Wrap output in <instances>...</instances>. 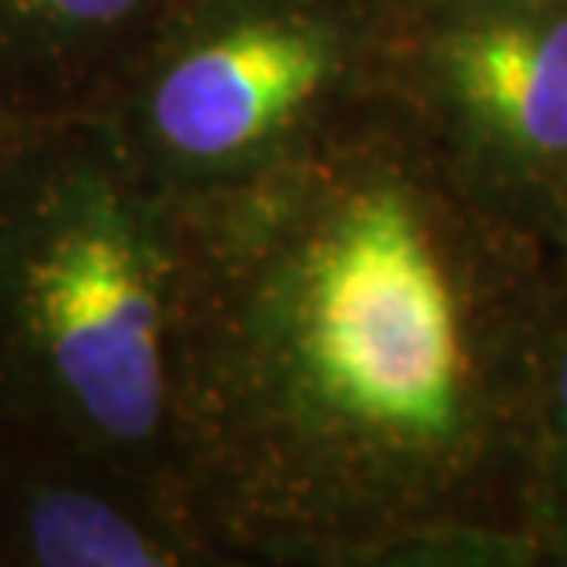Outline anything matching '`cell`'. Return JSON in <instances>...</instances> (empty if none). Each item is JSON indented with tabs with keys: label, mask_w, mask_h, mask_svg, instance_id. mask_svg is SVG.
I'll list each match as a JSON object with an SVG mask.
<instances>
[{
	"label": "cell",
	"mask_w": 567,
	"mask_h": 567,
	"mask_svg": "<svg viewBox=\"0 0 567 567\" xmlns=\"http://www.w3.org/2000/svg\"><path fill=\"white\" fill-rule=\"evenodd\" d=\"M302 188L262 244L244 377L302 491L413 560L542 567L546 262L402 115Z\"/></svg>",
	"instance_id": "1"
},
{
	"label": "cell",
	"mask_w": 567,
	"mask_h": 567,
	"mask_svg": "<svg viewBox=\"0 0 567 567\" xmlns=\"http://www.w3.org/2000/svg\"><path fill=\"white\" fill-rule=\"evenodd\" d=\"M383 82L450 174L530 225L567 174V4H388Z\"/></svg>",
	"instance_id": "2"
},
{
	"label": "cell",
	"mask_w": 567,
	"mask_h": 567,
	"mask_svg": "<svg viewBox=\"0 0 567 567\" xmlns=\"http://www.w3.org/2000/svg\"><path fill=\"white\" fill-rule=\"evenodd\" d=\"M336 8L258 4L221 19L166 66L152 93V130L181 163L244 169L306 126L347 82L380 33L350 30Z\"/></svg>",
	"instance_id": "3"
},
{
	"label": "cell",
	"mask_w": 567,
	"mask_h": 567,
	"mask_svg": "<svg viewBox=\"0 0 567 567\" xmlns=\"http://www.w3.org/2000/svg\"><path fill=\"white\" fill-rule=\"evenodd\" d=\"M33 336L66 394L111 439L137 442L166 413L163 266L147 236L85 207L27 262Z\"/></svg>",
	"instance_id": "4"
},
{
	"label": "cell",
	"mask_w": 567,
	"mask_h": 567,
	"mask_svg": "<svg viewBox=\"0 0 567 567\" xmlns=\"http://www.w3.org/2000/svg\"><path fill=\"white\" fill-rule=\"evenodd\" d=\"M535 535L542 564L567 567V288L553 280L538 339Z\"/></svg>",
	"instance_id": "5"
},
{
	"label": "cell",
	"mask_w": 567,
	"mask_h": 567,
	"mask_svg": "<svg viewBox=\"0 0 567 567\" xmlns=\"http://www.w3.org/2000/svg\"><path fill=\"white\" fill-rule=\"evenodd\" d=\"M33 553L60 567H155L169 564L137 524L82 494H52L33 508Z\"/></svg>",
	"instance_id": "6"
},
{
	"label": "cell",
	"mask_w": 567,
	"mask_h": 567,
	"mask_svg": "<svg viewBox=\"0 0 567 567\" xmlns=\"http://www.w3.org/2000/svg\"><path fill=\"white\" fill-rule=\"evenodd\" d=\"M530 233L538 240L549 280L567 288V174L542 196L535 214H530Z\"/></svg>",
	"instance_id": "7"
},
{
	"label": "cell",
	"mask_w": 567,
	"mask_h": 567,
	"mask_svg": "<svg viewBox=\"0 0 567 567\" xmlns=\"http://www.w3.org/2000/svg\"><path fill=\"white\" fill-rule=\"evenodd\" d=\"M19 8L44 16L52 22H74V27H107L126 19L141 0H16Z\"/></svg>",
	"instance_id": "8"
},
{
	"label": "cell",
	"mask_w": 567,
	"mask_h": 567,
	"mask_svg": "<svg viewBox=\"0 0 567 567\" xmlns=\"http://www.w3.org/2000/svg\"><path fill=\"white\" fill-rule=\"evenodd\" d=\"M388 4H567V0H388Z\"/></svg>",
	"instance_id": "9"
}]
</instances>
